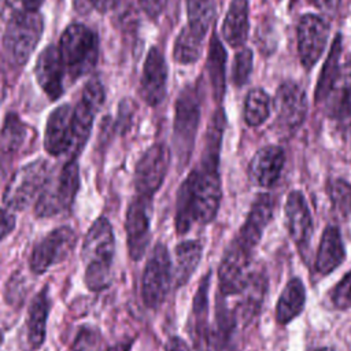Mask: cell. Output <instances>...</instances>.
Here are the masks:
<instances>
[{
  "mask_svg": "<svg viewBox=\"0 0 351 351\" xmlns=\"http://www.w3.org/2000/svg\"><path fill=\"white\" fill-rule=\"evenodd\" d=\"M75 241V232L70 226L53 229L34 245L29 258L30 270L36 274L45 273L49 267L67 258L73 251Z\"/></svg>",
  "mask_w": 351,
  "mask_h": 351,
  "instance_id": "11",
  "label": "cell"
},
{
  "mask_svg": "<svg viewBox=\"0 0 351 351\" xmlns=\"http://www.w3.org/2000/svg\"><path fill=\"white\" fill-rule=\"evenodd\" d=\"M1 343H3V335H1V332H0V346H1Z\"/></svg>",
  "mask_w": 351,
  "mask_h": 351,
  "instance_id": "51",
  "label": "cell"
},
{
  "mask_svg": "<svg viewBox=\"0 0 351 351\" xmlns=\"http://www.w3.org/2000/svg\"><path fill=\"white\" fill-rule=\"evenodd\" d=\"M329 37L328 22L314 14H306L298 25V51L306 70L314 67L325 51Z\"/></svg>",
  "mask_w": 351,
  "mask_h": 351,
  "instance_id": "14",
  "label": "cell"
},
{
  "mask_svg": "<svg viewBox=\"0 0 351 351\" xmlns=\"http://www.w3.org/2000/svg\"><path fill=\"white\" fill-rule=\"evenodd\" d=\"M138 3L149 18H158L167 5V0H138Z\"/></svg>",
  "mask_w": 351,
  "mask_h": 351,
  "instance_id": "43",
  "label": "cell"
},
{
  "mask_svg": "<svg viewBox=\"0 0 351 351\" xmlns=\"http://www.w3.org/2000/svg\"><path fill=\"white\" fill-rule=\"evenodd\" d=\"M44 32L43 15L25 11L10 21L3 33V51L5 59L15 67L26 64Z\"/></svg>",
  "mask_w": 351,
  "mask_h": 351,
  "instance_id": "5",
  "label": "cell"
},
{
  "mask_svg": "<svg viewBox=\"0 0 351 351\" xmlns=\"http://www.w3.org/2000/svg\"><path fill=\"white\" fill-rule=\"evenodd\" d=\"M171 280L169 251L166 245L158 243L149 252L141 277V298L148 308H158L165 302Z\"/></svg>",
  "mask_w": 351,
  "mask_h": 351,
  "instance_id": "9",
  "label": "cell"
},
{
  "mask_svg": "<svg viewBox=\"0 0 351 351\" xmlns=\"http://www.w3.org/2000/svg\"><path fill=\"white\" fill-rule=\"evenodd\" d=\"M176 269H174V282L176 287H182L188 282L191 276L197 269L203 245L197 240H186L181 241L176 247Z\"/></svg>",
  "mask_w": 351,
  "mask_h": 351,
  "instance_id": "29",
  "label": "cell"
},
{
  "mask_svg": "<svg viewBox=\"0 0 351 351\" xmlns=\"http://www.w3.org/2000/svg\"><path fill=\"white\" fill-rule=\"evenodd\" d=\"M151 213L152 199L134 196L126 210L125 229L129 255L133 261L144 256L151 240Z\"/></svg>",
  "mask_w": 351,
  "mask_h": 351,
  "instance_id": "13",
  "label": "cell"
},
{
  "mask_svg": "<svg viewBox=\"0 0 351 351\" xmlns=\"http://www.w3.org/2000/svg\"><path fill=\"white\" fill-rule=\"evenodd\" d=\"M225 64H226V52L218 36L214 33L208 45L207 55V71L213 88L214 100L219 104L225 93Z\"/></svg>",
  "mask_w": 351,
  "mask_h": 351,
  "instance_id": "30",
  "label": "cell"
},
{
  "mask_svg": "<svg viewBox=\"0 0 351 351\" xmlns=\"http://www.w3.org/2000/svg\"><path fill=\"white\" fill-rule=\"evenodd\" d=\"M56 47L69 82H74L88 74L97 63V34L84 23L69 25L62 32Z\"/></svg>",
  "mask_w": 351,
  "mask_h": 351,
  "instance_id": "3",
  "label": "cell"
},
{
  "mask_svg": "<svg viewBox=\"0 0 351 351\" xmlns=\"http://www.w3.org/2000/svg\"><path fill=\"white\" fill-rule=\"evenodd\" d=\"M251 251L240 245L234 239L230 241L218 269L219 292L222 296L241 293L251 280Z\"/></svg>",
  "mask_w": 351,
  "mask_h": 351,
  "instance_id": "12",
  "label": "cell"
},
{
  "mask_svg": "<svg viewBox=\"0 0 351 351\" xmlns=\"http://www.w3.org/2000/svg\"><path fill=\"white\" fill-rule=\"evenodd\" d=\"M21 1L25 11H29V12H37L44 3V0H21Z\"/></svg>",
  "mask_w": 351,
  "mask_h": 351,
  "instance_id": "47",
  "label": "cell"
},
{
  "mask_svg": "<svg viewBox=\"0 0 351 351\" xmlns=\"http://www.w3.org/2000/svg\"><path fill=\"white\" fill-rule=\"evenodd\" d=\"M188 25L192 30L206 37L214 16H215V0H185Z\"/></svg>",
  "mask_w": 351,
  "mask_h": 351,
  "instance_id": "35",
  "label": "cell"
},
{
  "mask_svg": "<svg viewBox=\"0 0 351 351\" xmlns=\"http://www.w3.org/2000/svg\"><path fill=\"white\" fill-rule=\"evenodd\" d=\"M51 169L47 159H36L19 167L4 189V204L11 210L21 211L36 202Z\"/></svg>",
  "mask_w": 351,
  "mask_h": 351,
  "instance_id": "7",
  "label": "cell"
},
{
  "mask_svg": "<svg viewBox=\"0 0 351 351\" xmlns=\"http://www.w3.org/2000/svg\"><path fill=\"white\" fill-rule=\"evenodd\" d=\"M25 12L21 0H0V18L3 21H10L11 18Z\"/></svg>",
  "mask_w": 351,
  "mask_h": 351,
  "instance_id": "41",
  "label": "cell"
},
{
  "mask_svg": "<svg viewBox=\"0 0 351 351\" xmlns=\"http://www.w3.org/2000/svg\"><path fill=\"white\" fill-rule=\"evenodd\" d=\"M328 118L341 130H351V59L340 67L339 78L328 96Z\"/></svg>",
  "mask_w": 351,
  "mask_h": 351,
  "instance_id": "19",
  "label": "cell"
},
{
  "mask_svg": "<svg viewBox=\"0 0 351 351\" xmlns=\"http://www.w3.org/2000/svg\"><path fill=\"white\" fill-rule=\"evenodd\" d=\"M274 110L280 129L284 132L296 130L307 114V99L303 88L293 81L281 84L274 97Z\"/></svg>",
  "mask_w": 351,
  "mask_h": 351,
  "instance_id": "15",
  "label": "cell"
},
{
  "mask_svg": "<svg viewBox=\"0 0 351 351\" xmlns=\"http://www.w3.org/2000/svg\"><path fill=\"white\" fill-rule=\"evenodd\" d=\"M34 75L49 100L55 101L63 95L67 77L56 45H48L40 52L34 66Z\"/></svg>",
  "mask_w": 351,
  "mask_h": 351,
  "instance_id": "17",
  "label": "cell"
},
{
  "mask_svg": "<svg viewBox=\"0 0 351 351\" xmlns=\"http://www.w3.org/2000/svg\"><path fill=\"white\" fill-rule=\"evenodd\" d=\"M332 303L340 310L351 308V271H348L333 288Z\"/></svg>",
  "mask_w": 351,
  "mask_h": 351,
  "instance_id": "40",
  "label": "cell"
},
{
  "mask_svg": "<svg viewBox=\"0 0 351 351\" xmlns=\"http://www.w3.org/2000/svg\"><path fill=\"white\" fill-rule=\"evenodd\" d=\"M273 208H274V200L270 195L262 193L259 195L255 202L251 206V210L240 228L239 234L234 237V240L243 245L248 251H254L256 244L259 243L262 233L267 223L270 222L273 217Z\"/></svg>",
  "mask_w": 351,
  "mask_h": 351,
  "instance_id": "20",
  "label": "cell"
},
{
  "mask_svg": "<svg viewBox=\"0 0 351 351\" xmlns=\"http://www.w3.org/2000/svg\"><path fill=\"white\" fill-rule=\"evenodd\" d=\"M15 228V217L14 214L7 210L0 207V241L5 239Z\"/></svg>",
  "mask_w": 351,
  "mask_h": 351,
  "instance_id": "42",
  "label": "cell"
},
{
  "mask_svg": "<svg viewBox=\"0 0 351 351\" xmlns=\"http://www.w3.org/2000/svg\"><path fill=\"white\" fill-rule=\"evenodd\" d=\"M121 0H92L90 7L99 12H108L119 4Z\"/></svg>",
  "mask_w": 351,
  "mask_h": 351,
  "instance_id": "45",
  "label": "cell"
},
{
  "mask_svg": "<svg viewBox=\"0 0 351 351\" xmlns=\"http://www.w3.org/2000/svg\"><path fill=\"white\" fill-rule=\"evenodd\" d=\"M329 197L333 208L343 218L351 214V184L344 180H333L329 182Z\"/></svg>",
  "mask_w": 351,
  "mask_h": 351,
  "instance_id": "38",
  "label": "cell"
},
{
  "mask_svg": "<svg viewBox=\"0 0 351 351\" xmlns=\"http://www.w3.org/2000/svg\"><path fill=\"white\" fill-rule=\"evenodd\" d=\"M49 313L48 288L44 287L32 300L27 310V340L33 348H38L45 339L47 317Z\"/></svg>",
  "mask_w": 351,
  "mask_h": 351,
  "instance_id": "28",
  "label": "cell"
},
{
  "mask_svg": "<svg viewBox=\"0 0 351 351\" xmlns=\"http://www.w3.org/2000/svg\"><path fill=\"white\" fill-rule=\"evenodd\" d=\"M7 96V77H5V71L0 64V104L3 103V100Z\"/></svg>",
  "mask_w": 351,
  "mask_h": 351,
  "instance_id": "48",
  "label": "cell"
},
{
  "mask_svg": "<svg viewBox=\"0 0 351 351\" xmlns=\"http://www.w3.org/2000/svg\"><path fill=\"white\" fill-rule=\"evenodd\" d=\"M115 239L110 221L99 217L88 229L81 258L85 263L84 281L90 291H101L111 282Z\"/></svg>",
  "mask_w": 351,
  "mask_h": 351,
  "instance_id": "2",
  "label": "cell"
},
{
  "mask_svg": "<svg viewBox=\"0 0 351 351\" xmlns=\"http://www.w3.org/2000/svg\"><path fill=\"white\" fill-rule=\"evenodd\" d=\"M287 228L293 243L303 248L308 244L313 234V219L307 202L302 192L292 191L285 203Z\"/></svg>",
  "mask_w": 351,
  "mask_h": 351,
  "instance_id": "22",
  "label": "cell"
},
{
  "mask_svg": "<svg viewBox=\"0 0 351 351\" xmlns=\"http://www.w3.org/2000/svg\"><path fill=\"white\" fill-rule=\"evenodd\" d=\"M270 115V97L261 89L254 88L248 92L244 101V121L250 126L262 125Z\"/></svg>",
  "mask_w": 351,
  "mask_h": 351,
  "instance_id": "37",
  "label": "cell"
},
{
  "mask_svg": "<svg viewBox=\"0 0 351 351\" xmlns=\"http://www.w3.org/2000/svg\"><path fill=\"white\" fill-rule=\"evenodd\" d=\"M80 189V167L77 159H67L62 166L52 167L34 203V214L48 218L67 211Z\"/></svg>",
  "mask_w": 351,
  "mask_h": 351,
  "instance_id": "4",
  "label": "cell"
},
{
  "mask_svg": "<svg viewBox=\"0 0 351 351\" xmlns=\"http://www.w3.org/2000/svg\"><path fill=\"white\" fill-rule=\"evenodd\" d=\"M248 36V1L232 0L222 23V37L233 47L244 45Z\"/></svg>",
  "mask_w": 351,
  "mask_h": 351,
  "instance_id": "25",
  "label": "cell"
},
{
  "mask_svg": "<svg viewBox=\"0 0 351 351\" xmlns=\"http://www.w3.org/2000/svg\"><path fill=\"white\" fill-rule=\"evenodd\" d=\"M106 93L101 81L99 78L89 80L85 84L77 104L73 107V145L69 152V159H77L78 154L84 149L95 117L101 108Z\"/></svg>",
  "mask_w": 351,
  "mask_h": 351,
  "instance_id": "8",
  "label": "cell"
},
{
  "mask_svg": "<svg viewBox=\"0 0 351 351\" xmlns=\"http://www.w3.org/2000/svg\"><path fill=\"white\" fill-rule=\"evenodd\" d=\"M170 158V149L165 143L152 144L141 155L134 170V189L137 196L154 197L166 178Z\"/></svg>",
  "mask_w": 351,
  "mask_h": 351,
  "instance_id": "10",
  "label": "cell"
},
{
  "mask_svg": "<svg viewBox=\"0 0 351 351\" xmlns=\"http://www.w3.org/2000/svg\"><path fill=\"white\" fill-rule=\"evenodd\" d=\"M211 273L208 271L200 281L192 303V314L189 321V333L196 351L210 350V329H208V287Z\"/></svg>",
  "mask_w": 351,
  "mask_h": 351,
  "instance_id": "21",
  "label": "cell"
},
{
  "mask_svg": "<svg viewBox=\"0 0 351 351\" xmlns=\"http://www.w3.org/2000/svg\"><path fill=\"white\" fill-rule=\"evenodd\" d=\"M265 291H266L265 274L263 273L252 274L245 289L241 292V293H244V299L239 304V308H237V315L244 322L251 321V318H254L256 315V313L259 311L263 296H265Z\"/></svg>",
  "mask_w": 351,
  "mask_h": 351,
  "instance_id": "34",
  "label": "cell"
},
{
  "mask_svg": "<svg viewBox=\"0 0 351 351\" xmlns=\"http://www.w3.org/2000/svg\"><path fill=\"white\" fill-rule=\"evenodd\" d=\"M219 152L204 149L200 165L180 185L176 202V230L185 234L195 223L211 222L221 203Z\"/></svg>",
  "mask_w": 351,
  "mask_h": 351,
  "instance_id": "1",
  "label": "cell"
},
{
  "mask_svg": "<svg viewBox=\"0 0 351 351\" xmlns=\"http://www.w3.org/2000/svg\"><path fill=\"white\" fill-rule=\"evenodd\" d=\"M204 36L196 33L189 26L181 29L173 45V58L177 63L191 64L195 63L203 51Z\"/></svg>",
  "mask_w": 351,
  "mask_h": 351,
  "instance_id": "33",
  "label": "cell"
},
{
  "mask_svg": "<svg viewBox=\"0 0 351 351\" xmlns=\"http://www.w3.org/2000/svg\"><path fill=\"white\" fill-rule=\"evenodd\" d=\"M311 5L315 8L325 11V12H333L339 8L341 0H307Z\"/></svg>",
  "mask_w": 351,
  "mask_h": 351,
  "instance_id": "44",
  "label": "cell"
},
{
  "mask_svg": "<svg viewBox=\"0 0 351 351\" xmlns=\"http://www.w3.org/2000/svg\"><path fill=\"white\" fill-rule=\"evenodd\" d=\"M346 258L344 244L337 226L329 225L325 228L315 258V269L325 276L339 267Z\"/></svg>",
  "mask_w": 351,
  "mask_h": 351,
  "instance_id": "24",
  "label": "cell"
},
{
  "mask_svg": "<svg viewBox=\"0 0 351 351\" xmlns=\"http://www.w3.org/2000/svg\"><path fill=\"white\" fill-rule=\"evenodd\" d=\"M215 329L213 333L214 346L217 351H234V333H236V314L226 308L223 302L217 303Z\"/></svg>",
  "mask_w": 351,
  "mask_h": 351,
  "instance_id": "32",
  "label": "cell"
},
{
  "mask_svg": "<svg viewBox=\"0 0 351 351\" xmlns=\"http://www.w3.org/2000/svg\"><path fill=\"white\" fill-rule=\"evenodd\" d=\"M130 343H119L108 347L101 332L95 326H82L71 346L70 351H129Z\"/></svg>",
  "mask_w": 351,
  "mask_h": 351,
  "instance_id": "36",
  "label": "cell"
},
{
  "mask_svg": "<svg viewBox=\"0 0 351 351\" xmlns=\"http://www.w3.org/2000/svg\"><path fill=\"white\" fill-rule=\"evenodd\" d=\"M306 303V289L300 278H291L285 288L282 289L277 307H276V321L281 325L291 322L298 317Z\"/></svg>",
  "mask_w": 351,
  "mask_h": 351,
  "instance_id": "27",
  "label": "cell"
},
{
  "mask_svg": "<svg viewBox=\"0 0 351 351\" xmlns=\"http://www.w3.org/2000/svg\"><path fill=\"white\" fill-rule=\"evenodd\" d=\"M165 351H191L188 344L180 339V337H171L169 339V341L166 343Z\"/></svg>",
  "mask_w": 351,
  "mask_h": 351,
  "instance_id": "46",
  "label": "cell"
},
{
  "mask_svg": "<svg viewBox=\"0 0 351 351\" xmlns=\"http://www.w3.org/2000/svg\"><path fill=\"white\" fill-rule=\"evenodd\" d=\"M73 145V107L58 106L47 118L44 130V148L51 156L70 152Z\"/></svg>",
  "mask_w": 351,
  "mask_h": 351,
  "instance_id": "18",
  "label": "cell"
},
{
  "mask_svg": "<svg viewBox=\"0 0 351 351\" xmlns=\"http://www.w3.org/2000/svg\"><path fill=\"white\" fill-rule=\"evenodd\" d=\"M77 1H78L80 4H89V5H90V1H92V0H77Z\"/></svg>",
  "mask_w": 351,
  "mask_h": 351,
  "instance_id": "49",
  "label": "cell"
},
{
  "mask_svg": "<svg viewBox=\"0 0 351 351\" xmlns=\"http://www.w3.org/2000/svg\"><path fill=\"white\" fill-rule=\"evenodd\" d=\"M285 163L284 151L277 145L259 148L250 163V177L259 186H273L280 178Z\"/></svg>",
  "mask_w": 351,
  "mask_h": 351,
  "instance_id": "23",
  "label": "cell"
},
{
  "mask_svg": "<svg viewBox=\"0 0 351 351\" xmlns=\"http://www.w3.org/2000/svg\"><path fill=\"white\" fill-rule=\"evenodd\" d=\"M167 64L163 52L158 47H151L140 77L138 92L148 106H158L166 96L167 89Z\"/></svg>",
  "mask_w": 351,
  "mask_h": 351,
  "instance_id": "16",
  "label": "cell"
},
{
  "mask_svg": "<svg viewBox=\"0 0 351 351\" xmlns=\"http://www.w3.org/2000/svg\"><path fill=\"white\" fill-rule=\"evenodd\" d=\"M200 121V100L195 86H185L177 96L173 121V148L178 167H185L193 151Z\"/></svg>",
  "mask_w": 351,
  "mask_h": 351,
  "instance_id": "6",
  "label": "cell"
},
{
  "mask_svg": "<svg viewBox=\"0 0 351 351\" xmlns=\"http://www.w3.org/2000/svg\"><path fill=\"white\" fill-rule=\"evenodd\" d=\"M252 71V51L250 48L240 49L233 60L232 66V82L234 86H243Z\"/></svg>",
  "mask_w": 351,
  "mask_h": 351,
  "instance_id": "39",
  "label": "cell"
},
{
  "mask_svg": "<svg viewBox=\"0 0 351 351\" xmlns=\"http://www.w3.org/2000/svg\"><path fill=\"white\" fill-rule=\"evenodd\" d=\"M317 351H333V350H332V348H326V347H325V348H319V350H317Z\"/></svg>",
  "mask_w": 351,
  "mask_h": 351,
  "instance_id": "50",
  "label": "cell"
},
{
  "mask_svg": "<svg viewBox=\"0 0 351 351\" xmlns=\"http://www.w3.org/2000/svg\"><path fill=\"white\" fill-rule=\"evenodd\" d=\"M340 56H341V36L336 34V38L332 43L330 52L322 66L317 88H315V101L324 103L326 101L332 88L335 86L339 74H340Z\"/></svg>",
  "mask_w": 351,
  "mask_h": 351,
  "instance_id": "31",
  "label": "cell"
},
{
  "mask_svg": "<svg viewBox=\"0 0 351 351\" xmlns=\"http://www.w3.org/2000/svg\"><path fill=\"white\" fill-rule=\"evenodd\" d=\"M27 133V125L16 114H7L0 129V159L11 160L25 145Z\"/></svg>",
  "mask_w": 351,
  "mask_h": 351,
  "instance_id": "26",
  "label": "cell"
}]
</instances>
